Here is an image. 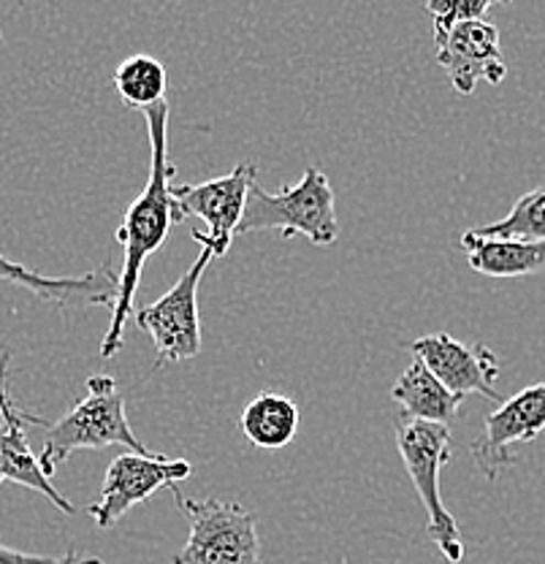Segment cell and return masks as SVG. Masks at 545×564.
Masks as SVG:
<instances>
[{
  "instance_id": "1",
  "label": "cell",
  "mask_w": 545,
  "mask_h": 564,
  "mask_svg": "<svg viewBox=\"0 0 545 564\" xmlns=\"http://www.w3.org/2000/svg\"><path fill=\"white\" fill-rule=\"evenodd\" d=\"M146 128H150V180L144 191L133 198L117 228L115 239L122 247V269L117 274V299L111 304L109 332L101 343V358H111L122 348L126 323L133 315V299H137L139 282H142L144 263L152 252L166 245L168 231L177 220L174 209L172 185L177 169L168 161V104L144 109Z\"/></svg>"
},
{
  "instance_id": "2",
  "label": "cell",
  "mask_w": 545,
  "mask_h": 564,
  "mask_svg": "<svg viewBox=\"0 0 545 564\" xmlns=\"http://www.w3.org/2000/svg\"><path fill=\"white\" fill-rule=\"evenodd\" d=\"M109 445H122L133 454L155 456L150 448H144V443L128 423L126 397L117 388V380L109 378V375H96V378L87 380L85 399L76 402L61 421L46 426L39 462L52 478L55 469L74 451H101L109 448Z\"/></svg>"
},
{
  "instance_id": "3",
  "label": "cell",
  "mask_w": 545,
  "mask_h": 564,
  "mask_svg": "<svg viewBox=\"0 0 545 564\" xmlns=\"http://www.w3.org/2000/svg\"><path fill=\"white\" fill-rule=\"evenodd\" d=\"M269 228H280L285 239L298 234L320 247L337 242L339 223L328 176L320 169L307 166L298 185H285L277 193H266L255 180L237 234L269 231Z\"/></svg>"
},
{
  "instance_id": "4",
  "label": "cell",
  "mask_w": 545,
  "mask_h": 564,
  "mask_svg": "<svg viewBox=\"0 0 545 564\" xmlns=\"http://www.w3.org/2000/svg\"><path fill=\"white\" fill-rule=\"evenodd\" d=\"M396 448H400L404 469H407L413 489L429 519L426 534L445 560L459 564L465 560V540H461V529L448 513V508L443 505V494H439V475L454 454L450 429L445 423L413 421L402 415L396 421Z\"/></svg>"
},
{
  "instance_id": "5",
  "label": "cell",
  "mask_w": 545,
  "mask_h": 564,
  "mask_svg": "<svg viewBox=\"0 0 545 564\" xmlns=\"http://www.w3.org/2000/svg\"><path fill=\"white\" fill-rule=\"evenodd\" d=\"M190 519V534L174 564H258L261 540H258L255 516L239 502L222 499H185L182 508Z\"/></svg>"
},
{
  "instance_id": "6",
  "label": "cell",
  "mask_w": 545,
  "mask_h": 564,
  "mask_svg": "<svg viewBox=\"0 0 545 564\" xmlns=\"http://www.w3.org/2000/svg\"><path fill=\"white\" fill-rule=\"evenodd\" d=\"M215 261V252L201 247L193 267L177 280V285L163 293L157 302L137 310V326L150 334L155 345V369L166 364L190 361L201 352V315H198V285L204 272Z\"/></svg>"
},
{
  "instance_id": "7",
  "label": "cell",
  "mask_w": 545,
  "mask_h": 564,
  "mask_svg": "<svg viewBox=\"0 0 545 564\" xmlns=\"http://www.w3.org/2000/svg\"><path fill=\"white\" fill-rule=\"evenodd\" d=\"M190 473L193 467L185 458H168L161 454L142 456L128 451V454L111 458L98 499L87 508V513L101 529H111L128 510L146 502L161 489L172 494L177 499V508H182L185 497L177 491V484L190 478Z\"/></svg>"
},
{
  "instance_id": "8",
  "label": "cell",
  "mask_w": 545,
  "mask_h": 564,
  "mask_svg": "<svg viewBox=\"0 0 545 564\" xmlns=\"http://www.w3.org/2000/svg\"><path fill=\"white\" fill-rule=\"evenodd\" d=\"M255 174L258 169L253 163H239L233 172L201 182V185H172L177 220L198 217L207 223V234L193 228L190 237L201 247H209L215 258H222L231 250L244 207H248V193L258 180Z\"/></svg>"
},
{
  "instance_id": "9",
  "label": "cell",
  "mask_w": 545,
  "mask_h": 564,
  "mask_svg": "<svg viewBox=\"0 0 545 564\" xmlns=\"http://www.w3.org/2000/svg\"><path fill=\"white\" fill-rule=\"evenodd\" d=\"M545 432V383H535L515 397L502 399L500 408L483 419V432L472 443V458L486 480L494 484L508 467L519 462L521 445L535 443Z\"/></svg>"
},
{
  "instance_id": "10",
  "label": "cell",
  "mask_w": 545,
  "mask_h": 564,
  "mask_svg": "<svg viewBox=\"0 0 545 564\" xmlns=\"http://www.w3.org/2000/svg\"><path fill=\"white\" fill-rule=\"evenodd\" d=\"M413 356L426 364L432 375L448 391L467 397V393H480L491 402H502L497 393V378L502 372V361L494 350L486 345L459 343L450 334H426L410 345Z\"/></svg>"
},
{
  "instance_id": "11",
  "label": "cell",
  "mask_w": 545,
  "mask_h": 564,
  "mask_svg": "<svg viewBox=\"0 0 545 564\" xmlns=\"http://www.w3.org/2000/svg\"><path fill=\"white\" fill-rule=\"evenodd\" d=\"M437 44V63L459 96H472L478 82L500 85L508 76L500 50V31L489 20L461 22Z\"/></svg>"
},
{
  "instance_id": "12",
  "label": "cell",
  "mask_w": 545,
  "mask_h": 564,
  "mask_svg": "<svg viewBox=\"0 0 545 564\" xmlns=\"http://www.w3.org/2000/svg\"><path fill=\"white\" fill-rule=\"evenodd\" d=\"M0 280L20 285L39 296L41 302L61 304V307H109L117 299V274L109 267L79 278H46L22 263L0 256Z\"/></svg>"
},
{
  "instance_id": "13",
  "label": "cell",
  "mask_w": 545,
  "mask_h": 564,
  "mask_svg": "<svg viewBox=\"0 0 545 564\" xmlns=\"http://www.w3.org/2000/svg\"><path fill=\"white\" fill-rule=\"evenodd\" d=\"M28 426H46V421L22 408H17L14 413L0 419V480L20 484L25 489L44 494L57 510H63L66 516H74V505L52 486V478L44 473L39 456L31 451V443H28L25 434Z\"/></svg>"
},
{
  "instance_id": "14",
  "label": "cell",
  "mask_w": 545,
  "mask_h": 564,
  "mask_svg": "<svg viewBox=\"0 0 545 564\" xmlns=\"http://www.w3.org/2000/svg\"><path fill=\"white\" fill-rule=\"evenodd\" d=\"M461 250L475 272L491 280H519L545 272V242L537 239L483 237L472 228L461 234Z\"/></svg>"
},
{
  "instance_id": "15",
  "label": "cell",
  "mask_w": 545,
  "mask_h": 564,
  "mask_svg": "<svg viewBox=\"0 0 545 564\" xmlns=\"http://www.w3.org/2000/svg\"><path fill=\"white\" fill-rule=\"evenodd\" d=\"M391 397L404 410V419L445 423V426L459 415L461 402H465V397L448 391L418 358H413V364L404 369L402 378L391 388Z\"/></svg>"
},
{
  "instance_id": "16",
  "label": "cell",
  "mask_w": 545,
  "mask_h": 564,
  "mask_svg": "<svg viewBox=\"0 0 545 564\" xmlns=\"http://www.w3.org/2000/svg\"><path fill=\"white\" fill-rule=\"evenodd\" d=\"M242 432L248 443L263 451H280L296 440L298 404L283 393L263 391L242 410Z\"/></svg>"
},
{
  "instance_id": "17",
  "label": "cell",
  "mask_w": 545,
  "mask_h": 564,
  "mask_svg": "<svg viewBox=\"0 0 545 564\" xmlns=\"http://www.w3.org/2000/svg\"><path fill=\"white\" fill-rule=\"evenodd\" d=\"M115 90L131 109H150L166 101V66L150 55H133L115 70Z\"/></svg>"
},
{
  "instance_id": "18",
  "label": "cell",
  "mask_w": 545,
  "mask_h": 564,
  "mask_svg": "<svg viewBox=\"0 0 545 564\" xmlns=\"http://www.w3.org/2000/svg\"><path fill=\"white\" fill-rule=\"evenodd\" d=\"M483 237H510V239H537L545 242V185L524 193L505 217L489 226L475 228Z\"/></svg>"
},
{
  "instance_id": "19",
  "label": "cell",
  "mask_w": 545,
  "mask_h": 564,
  "mask_svg": "<svg viewBox=\"0 0 545 564\" xmlns=\"http://www.w3.org/2000/svg\"><path fill=\"white\" fill-rule=\"evenodd\" d=\"M513 3V0H426V11L435 20V41L454 31L461 22L486 20L491 6Z\"/></svg>"
},
{
  "instance_id": "20",
  "label": "cell",
  "mask_w": 545,
  "mask_h": 564,
  "mask_svg": "<svg viewBox=\"0 0 545 564\" xmlns=\"http://www.w3.org/2000/svg\"><path fill=\"white\" fill-rule=\"evenodd\" d=\"M0 564H103L98 556H81L76 549H68L63 556H39L14 551L0 543Z\"/></svg>"
},
{
  "instance_id": "21",
  "label": "cell",
  "mask_w": 545,
  "mask_h": 564,
  "mask_svg": "<svg viewBox=\"0 0 545 564\" xmlns=\"http://www.w3.org/2000/svg\"><path fill=\"white\" fill-rule=\"evenodd\" d=\"M6 367H9V352H0V419L20 408V404L11 399L9 386H6Z\"/></svg>"
},
{
  "instance_id": "22",
  "label": "cell",
  "mask_w": 545,
  "mask_h": 564,
  "mask_svg": "<svg viewBox=\"0 0 545 564\" xmlns=\"http://www.w3.org/2000/svg\"><path fill=\"white\" fill-rule=\"evenodd\" d=\"M0 44H3V33H0Z\"/></svg>"
},
{
  "instance_id": "23",
  "label": "cell",
  "mask_w": 545,
  "mask_h": 564,
  "mask_svg": "<svg viewBox=\"0 0 545 564\" xmlns=\"http://www.w3.org/2000/svg\"><path fill=\"white\" fill-rule=\"evenodd\" d=\"M0 484H3V480H0Z\"/></svg>"
}]
</instances>
